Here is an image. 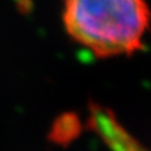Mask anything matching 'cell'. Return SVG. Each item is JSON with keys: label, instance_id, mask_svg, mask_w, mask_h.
Masks as SVG:
<instances>
[{"label": "cell", "instance_id": "obj_1", "mask_svg": "<svg viewBox=\"0 0 151 151\" xmlns=\"http://www.w3.org/2000/svg\"><path fill=\"white\" fill-rule=\"evenodd\" d=\"M63 23L94 55L132 54L142 47L150 10L145 0H64Z\"/></svg>", "mask_w": 151, "mask_h": 151}, {"label": "cell", "instance_id": "obj_2", "mask_svg": "<svg viewBox=\"0 0 151 151\" xmlns=\"http://www.w3.org/2000/svg\"><path fill=\"white\" fill-rule=\"evenodd\" d=\"M88 125L110 151H151L135 139L108 108L92 105Z\"/></svg>", "mask_w": 151, "mask_h": 151}]
</instances>
